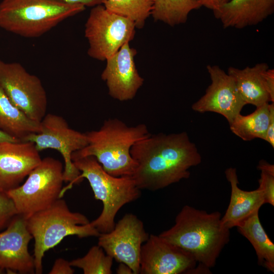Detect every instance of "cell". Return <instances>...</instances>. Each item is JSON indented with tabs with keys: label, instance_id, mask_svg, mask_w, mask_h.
<instances>
[{
	"label": "cell",
	"instance_id": "6da1fadb",
	"mask_svg": "<svg viewBox=\"0 0 274 274\" xmlns=\"http://www.w3.org/2000/svg\"><path fill=\"white\" fill-rule=\"evenodd\" d=\"M136 163L132 176L138 187L155 191L189 178V169L199 164L201 155L186 132L150 134L131 148Z\"/></svg>",
	"mask_w": 274,
	"mask_h": 274
},
{
	"label": "cell",
	"instance_id": "7a4b0ae2",
	"mask_svg": "<svg viewBox=\"0 0 274 274\" xmlns=\"http://www.w3.org/2000/svg\"><path fill=\"white\" fill-rule=\"evenodd\" d=\"M221 217L218 211L208 213L185 205L176 216L174 225L159 235L211 269L230 240V229L222 225Z\"/></svg>",
	"mask_w": 274,
	"mask_h": 274
},
{
	"label": "cell",
	"instance_id": "3957f363",
	"mask_svg": "<svg viewBox=\"0 0 274 274\" xmlns=\"http://www.w3.org/2000/svg\"><path fill=\"white\" fill-rule=\"evenodd\" d=\"M85 133L87 145L74 152L72 160L93 156L105 172L114 177H132L136 163L130 154L131 148L151 134L145 124L129 126L118 118L106 120L99 129Z\"/></svg>",
	"mask_w": 274,
	"mask_h": 274
},
{
	"label": "cell",
	"instance_id": "277c9868",
	"mask_svg": "<svg viewBox=\"0 0 274 274\" xmlns=\"http://www.w3.org/2000/svg\"><path fill=\"white\" fill-rule=\"evenodd\" d=\"M25 220L27 228L35 241L33 257L36 274L43 272V259L45 253L64 237L70 235L79 238L98 237L100 234L84 215L71 211L61 198Z\"/></svg>",
	"mask_w": 274,
	"mask_h": 274
},
{
	"label": "cell",
	"instance_id": "5b68a950",
	"mask_svg": "<svg viewBox=\"0 0 274 274\" xmlns=\"http://www.w3.org/2000/svg\"><path fill=\"white\" fill-rule=\"evenodd\" d=\"M85 8L63 0H2L0 27L23 37L38 38Z\"/></svg>",
	"mask_w": 274,
	"mask_h": 274
},
{
	"label": "cell",
	"instance_id": "8992f818",
	"mask_svg": "<svg viewBox=\"0 0 274 274\" xmlns=\"http://www.w3.org/2000/svg\"><path fill=\"white\" fill-rule=\"evenodd\" d=\"M72 161L81 173L79 178L88 180L94 198L103 204L100 215L91 223L100 233L111 231L115 226V218L118 211L125 204L140 198L141 190L132 177H114L108 174L93 156Z\"/></svg>",
	"mask_w": 274,
	"mask_h": 274
},
{
	"label": "cell",
	"instance_id": "52a82bcc",
	"mask_svg": "<svg viewBox=\"0 0 274 274\" xmlns=\"http://www.w3.org/2000/svg\"><path fill=\"white\" fill-rule=\"evenodd\" d=\"M62 163L51 157L42 159L22 185L7 194L17 214L24 219L51 206L60 198L63 180Z\"/></svg>",
	"mask_w": 274,
	"mask_h": 274
},
{
	"label": "cell",
	"instance_id": "ba28073f",
	"mask_svg": "<svg viewBox=\"0 0 274 274\" xmlns=\"http://www.w3.org/2000/svg\"><path fill=\"white\" fill-rule=\"evenodd\" d=\"M135 28L132 20L107 10L103 5L93 7L85 25L88 55L106 60L133 39Z\"/></svg>",
	"mask_w": 274,
	"mask_h": 274
},
{
	"label": "cell",
	"instance_id": "9c48e42d",
	"mask_svg": "<svg viewBox=\"0 0 274 274\" xmlns=\"http://www.w3.org/2000/svg\"><path fill=\"white\" fill-rule=\"evenodd\" d=\"M22 141L32 142L39 152L52 149L61 154L64 162L63 180L69 182L68 189L82 181L79 178L81 173L75 166L72 155L87 145V137L85 132L71 128L62 117L46 114L40 122V131L29 134Z\"/></svg>",
	"mask_w": 274,
	"mask_h": 274
},
{
	"label": "cell",
	"instance_id": "30bf717a",
	"mask_svg": "<svg viewBox=\"0 0 274 274\" xmlns=\"http://www.w3.org/2000/svg\"><path fill=\"white\" fill-rule=\"evenodd\" d=\"M0 86L9 99L32 120L40 123L46 114L47 96L41 80L18 62L0 59Z\"/></svg>",
	"mask_w": 274,
	"mask_h": 274
},
{
	"label": "cell",
	"instance_id": "8fae6325",
	"mask_svg": "<svg viewBox=\"0 0 274 274\" xmlns=\"http://www.w3.org/2000/svg\"><path fill=\"white\" fill-rule=\"evenodd\" d=\"M149 236L143 222L136 215L127 213L111 231L100 233L97 245L113 259L128 265L133 274H139L141 247Z\"/></svg>",
	"mask_w": 274,
	"mask_h": 274
},
{
	"label": "cell",
	"instance_id": "7c38bea8",
	"mask_svg": "<svg viewBox=\"0 0 274 274\" xmlns=\"http://www.w3.org/2000/svg\"><path fill=\"white\" fill-rule=\"evenodd\" d=\"M197 263L189 252L159 235L150 234L141 247L140 273H192Z\"/></svg>",
	"mask_w": 274,
	"mask_h": 274
},
{
	"label": "cell",
	"instance_id": "4fadbf2b",
	"mask_svg": "<svg viewBox=\"0 0 274 274\" xmlns=\"http://www.w3.org/2000/svg\"><path fill=\"white\" fill-rule=\"evenodd\" d=\"M211 80L205 94L192 106L200 113L221 114L230 124L247 105L241 96L233 78L219 66L208 65Z\"/></svg>",
	"mask_w": 274,
	"mask_h": 274
},
{
	"label": "cell",
	"instance_id": "5bb4252c",
	"mask_svg": "<svg viewBox=\"0 0 274 274\" xmlns=\"http://www.w3.org/2000/svg\"><path fill=\"white\" fill-rule=\"evenodd\" d=\"M136 53L127 43L106 60L101 78L106 82L108 93L113 98L120 101L131 100L143 85L144 79L139 74L134 62Z\"/></svg>",
	"mask_w": 274,
	"mask_h": 274
},
{
	"label": "cell",
	"instance_id": "9a60e30c",
	"mask_svg": "<svg viewBox=\"0 0 274 274\" xmlns=\"http://www.w3.org/2000/svg\"><path fill=\"white\" fill-rule=\"evenodd\" d=\"M33 238L25 219L17 214L0 231V267L8 272L35 273L34 259L28 249Z\"/></svg>",
	"mask_w": 274,
	"mask_h": 274
},
{
	"label": "cell",
	"instance_id": "2e32d148",
	"mask_svg": "<svg viewBox=\"0 0 274 274\" xmlns=\"http://www.w3.org/2000/svg\"><path fill=\"white\" fill-rule=\"evenodd\" d=\"M41 160L32 142H1L0 192L7 193L20 185Z\"/></svg>",
	"mask_w": 274,
	"mask_h": 274
},
{
	"label": "cell",
	"instance_id": "e0dca14e",
	"mask_svg": "<svg viewBox=\"0 0 274 274\" xmlns=\"http://www.w3.org/2000/svg\"><path fill=\"white\" fill-rule=\"evenodd\" d=\"M225 174L230 185L231 194L229 204L221 217V222L224 227L230 229L258 212L265 201L263 194L259 189L245 191L239 188L235 168H227Z\"/></svg>",
	"mask_w": 274,
	"mask_h": 274
},
{
	"label": "cell",
	"instance_id": "ac0fdd59",
	"mask_svg": "<svg viewBox=\"0 0 274 274\" xmlns=\"http://www.w3.org/2000/svg\"><path fill=\"white\" fill-rule=\"evenodd\" d=\"M274 11V0H230L214 12L224 28H244L257 25Z\"/></svg>",
	"mask_w": 274,
	"mask_h": 274
},
{
	"label": "cell",
	"instance_id": "d6986e66",
	"mask_svg": "<svg viewBox=\"0 0 274 274\" xmlns=\"http://www.w3.org/2000/svg\"><path fill=\"white\" fill-rule=\"evenodd\" d=\"M268 68L267 63L262 62L243 69L233 66L228 68L227 74L233 78L238 93L246 104L257 108L271 102L263 78L264 72Z\"/></svg>",
	"mask_w": 274,
	"mask_h": 274
},
{
	"label": "cell",
	"instance_id": "ffe728a7",
	"mask_svg": "<svg viewBox=\"0 0 274 274\" xmlns=\"http://www.w3.org/2000/svg\"><path fill=\"white\" fill-rule=\"evenodd\" d=\"M238 231L253 247L259 265L267 271L274 272V244L264 229L259 212L243 221L237 227Z\"/></svg>",
	"mask_w": 274,
	"mask_h": 274
},
{
	"label": "cell",
	"instance_id": "44dd1931",
	"mask_svg": "<svg viewBox=\"0 0 274 274\" xmlns=\"http://www.w3.org/2000/svg\"><path fill=\"white\" fill-rule=\"evenodd\" d=\"M40 130V122L29 118L9 99L0 86V130L22 141Z\"/></svg>",
	"mask_w": 274,
	"mask_h": 274
},
{
	"label": "cell",
	"instance_id": "7402d4cb",
	"mask_svg": "<svg viewBox=\"0 0 274 274\" xmlns=\"http://www.w3.org/2000/svg\"><path fill=\"white\" fill-rule=\"evenodd\" d=\"M269 118V104L256 108L248 115H238L229 124L231 131L245 141L260 139L265 141Z\"/></svg>",
	"mask_w": 274,
	"mask_h": 274
},
{
	"label": "cell",
	"instance_id": "603a6c76",
	"mask_svg": "<svg viewBox=\"0 0 274 274\" xmlns=\"http://www.w3.org/2000/svg\"><path fill=\"white\" fill-rule=\"evenodd\" d=\"M154 19L171 26L185 23L190 13L201 6L198 0H153Z\"/></svg>",
	"mask_w": 274,
	"mask_h": 274
},
{
	"label": "cell",
	"instance_id": "cb8c5ba5",
	"mask_svg": "<svg viewBox=\"0 0 274 274\" xmlns=\"http://www.w3.org/2000/svg\"><path fill=\"white\" fill-rule=\"evenodd\" d=\"M153 0H106L103 5L108 10L132 20L135 27H144L151 14Z\"/></svg>",
	"mask_w": 274,
	"mask_h": 274
},
{
	"label": "cell",
	"instance_id": "d4e9b609",
	"mask_svg": "<svg viewBox=\"0 0 274 274\" xmlns=\"http://www.w3.org/2000/svg\"><path fill=\"white\" fill-rule=\"evenodd\" d=\"M113 260L97 245L92 246L83 257L70 263L72 267L81 269L84 274H111Z\"/></svg>",
	"mask_w": 274,
	"mask_h": 274
},
{
	"label": "cell",
	"instance_id": "484cf974",
	"mask_svg": "<svg viewBox=\"0 0 274 274\" xmlns=\"http://www.w3.org/2000/svg\"><path fill=\"white\" fill-rule=\"evenodd\" d=\"M257 168L260 170L259 189L263 193L265 203L274 206V165L264 160L259 161Z\"/></svg>",
	"mask_w": 274,
	"mask_h": 274
},
{
	"label": "cell",
	"instance_id": "4316f807",
	"mask_svg": "<svg viewBox=\"0 0 274 274\" xmlns=\"http://www.w3.org/2000/svg\"><path fill=\"white\" fill-rule=\"evenodd\" d=\"M14 203L7 193L0 192V231L17 215Z\"/></svg>",
	"mask_w": 274,
	"mask_h": 274
},
{
	"label": "cell",
	"instance_id": "83f0119b",
	"mask_svg": "<svg viewBox=\"0 0 274 274\" xmlns=\"http://www.w3.org/2000/svg\"><path fill=\"white\" fill-rule=\"evenodd\" d=\"M74 270L69 261L59 258L57 259L49 271V274H73Z\"/></svg>",
	"mask_w": 274,
	"mask_h": 274
},
{
	"label": "cell",
	"instance_id": "f1b7e54d",
	"mask_svg": "<svg viewBox=\"0 0 274 274\" xmlns=\"http://www.w3.org/2000/svg\"><path fill=\"white\" fill-rule=\"evenodd\" d=\"M264 84L271 102H274V70L268 68L263 74Z\"/></svg>",
	"mask_w": 274,
	"mask_h": 274
},
{
	"label": "cell",
	"instance_id": "f546056e",
	"mask_svg": "<svg viewBox=\"0 0 274 274\" xmlns=\"http://www.w3.org/2000/svg\"><path fill=\"white\" fill-rule=\"evenodd\" d=\"M265 141L274 148V104H269V123L266 131Z\"/></svg>",
	"mask_w": 274,
	"mask_h": 274
},
{
	"label": "cell",
	"instance_id": "4dcf8cb0",
	"mask_svg": "<svg viewBox=\"0 0 274 274\" xmlns=\"http://www.w3.org/2000/svg\"><path fill=\"white\" fill-rule=\"evenodd\" d=\"M201 6H203L214 12L219 10L230 0H198Z\"/></svg>",
	"mask_w": 274,
	"mask_h": 274
},
{
	"label": "cell",
	"instance_id": "1f68e13d",
	"mask_svg": "<svg viewBox=\"0 0 274 274\" xmlns=\"http://www.w3.org/2000/svg\"><path fill=\"white\" fill-rule=\"evenodd\" d=\"M70 4L81 5L86 7H94L98 5H103L106 0H63Z\"/></svg>",
	"mask_w": 274,
	"mask_h": 274
},
{
	"label": "cell",
	"instance_id": "d6a6232c",
	"mask_svg": "<svg viewBox=\"0 0 274 274\" xmlns=\"http://www.w3.org/2000/svg\"><path fill=\"white\" fill-rule=\"evenodd\" d=\"M116 273L118 274H133L131 268L124 263H120L116 269Z\"/></svg>",
	"mask_w": 274,
	"mask_h": 274
},
{
	"label": "cell",
	"instance_id": "836d02e7",
	"mask_svg": "<svg viewBox=\"0 0 274 274\" xmlns=\"http://www.w3.org/2000/svg\"><path fill=\"white\" fill-rule=\"evenodd\" d=\"M3 142H20V141L11 136H10L8 134L0 130V143Z\"/></svg>",
	"mask_w": 274,
	"mask_h": 274
},
{
	"label": "cell",
	"instance_id": "e575fe53",
	"mask_svg": "<svg viewBox=\"0 0 274 274\" xmlns=\"http://www.w3.org/2000/svg\"><path fill=\"white\" fill-rule=\"evenodd\" d=\"M5 272V270L0 267V274L4 273Z\"/></svg>",
	"mask_w": 274,
	"mask_h": 274
}]
</instances>
